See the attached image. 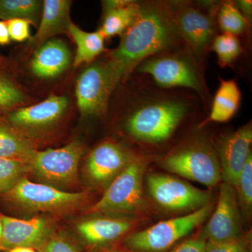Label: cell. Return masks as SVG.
I'll use <instances>...</instances> for the list:
<instances>
[{
  "label": "cell",
  "instance_id": "obj_1",
  "mask_svg": "<svg viewBox=\"0 0 252 252\" xmlns=\"http://www.w3.org/2000/svg\"><path fill=\"white\" fill-rule=\"evenodd\" d=\"M174 20L157 7H140L107 62L118 82L149 56L170 47L177 36Z\"/></svg>",
  "mask_w": 252,
  "mask_h": 252
},
{
  "label": "cell",
  "instance_id": "obj_2",
  "mask_svg": "<svg viewBox=\"0 0 252 252\" xmlns=\"http://www.w3.org/2000/svg\"><path fill=\"white\" fill-rule=\"evenodd\" d=\"M5 201L28 213H46L56 216L80 211L88 203L86 191L69 192L28 180L18 181L8 191L1 194Z\"/></svg>",
  "mask_w": 252,
  "mask_h": 252
},
{
  "label": "cell",
  "instance_id": "obj_3",
  "mask_svg": "<svg viewBox=\"0 0 252 252\" xmlns=\"http://www.w3.org/2000/svg\"><path fill=\"white\" fill-rule=\"evenodd\" d=\"M84 147L79 140H73L59 149L36 150L28 162L29 173L39 183L64 191L74 192L79 182V162Z\"/></svg>",
  "mask_w": 252,
  "mask_h": 252
},
{
  "label": "cell",
  "instance_id": "obj_4",
  "mask_svg": "<svg viewBox=\"0 0 252 252\" xmlns=\"http://www.w3.org/2000/svg\"><path fill=\"white\" fill-rule=\"evenodd\" d=\"M146 164L134 157L130 163L104 190L102 198L86 210V214L130 215L147 210L143 177Z\"/></svg>",
  "mask_w": 252,
  "mask_h": 252
},
{
  "label": "cell",
  "instance_id": "obj_5",
  "mask_svg": "<svg viewBox=\"0 0 252 252\" xmlns=\"http://www.w3.org/2000/svg\"><path fill=\"white\" fill-rule=\"evenodd\" d=\"M212 210L213 205L209 203L188 215L161 220L147 229L128 235L124 245L132 252H165L201 225Z\"/></svg>",
  "mask_w": 252,
  "mask_h": 252
},
{
  "label": "cell",
  "instance_id": "obj_6",
  "mask_svg": "<svg viewBox=\"0 0 252 252\" xmlns=\"http://www.w3.org/2000/svg\"><path fill=\"white\" fill-rule=\"evenodd\" d=\"M187 106L177 101L147 104L127 119L126 129L142 142L158 143L167 140L185 117Z\"/></svg>",
  "mask_w": 252,
  "mask_h": 252
},
{
  "label": "cell",
  "instance_id": "obj_7",
  "mask_svg": "<svg viewBox=\"0 0 252 252\" xmlns=\"http://www.w3.org/2000/svg\"><path fill=\"white\" fill-rule=\"evenodd\" d=\"M160 167L207 187H215L222 180L217 151L202 142L172 152L162 159Z\"/></svg>",
  "mask_w": 252,
  "mask_h": 252
},
{
  "label": "cell",
  "instance_id": "obj_8",
  "mask_svg": "<svg viewBox=\"0 0 252 252\" xmlns=\"http://www.w3.org/2000/svg\"><path fill=\"white\" fill-rule=\"evenodd\" d=\"M73 222L75 240L89 251L99 252L112 248L135 227L136 220L128 215L86 214Z\"/></svg>",
  "mask_w": 252,
  "mask_h": 252
},
{
  "label": "cell",
  "instance_id": "obj_9",
  "mask_svg": "<svg viewBox=\"0 0 252 252\" xmlns=\"http://www.w3.org/2000/svg\"><path fill=\"white\" fill-rule=\"evenodd\" d=\"M147 185L154 201L170 211H195L210 203L211 194L208 190L172 176L150 174L147 177Z\"/></svg>",
  "mask_w": 252,
  "mask_h": 252
},
{
  "label": "cell",
  "instance_id": "obj_10",
  "mask_svg": "<svg viewBox=\"0 0 252 252\" xmlns=\"http://www.w3.org/2000/svg\"><path fill=\"white\" fill-rule=\"evenodd\" d=\"M117 84L107 63L86 68L76 84L77 105L82 117H91L103 114L107 109L111 93Z\"/></svg>",
  "mask_w": 252,
  "mask_h": 252
},
{
  "label": "cell",
  "instance_id": "obj_11",
  "mask_svg": "<svg viewBox=\"0 0 252 252\" xmlns=\"http://www.w3.org/2000/svg\"><path fill=\"white\" fill-rule=\"evenodd\" d=\"M133 158L126 149L114 142L99 144L86 158L83 167L84 183L90 189L104 190Z\"/></svg>",
  "mask_w": 252,
  "mask_h": 252
},
{
  "label": "cell",
  "instance_id": "obj_12",
  "mask_svg": "<svg viewBox=\"0 0 252 252\" xmlns=\"http://www.w3.org/2000/svg\"><path fill=\"white\" fill-rule=\"evenodd\" d=\"M1 219L2 251L28 248L40 252L57 230L56 220L49 217L36 216L21 220L2 215Z\"/></svg>",
  "mask_w": 252,
  "mask_h": 252
},
{
  "label": "cell",
  "instance_id": "obj_13",
  "mask_svg": "<svg viewBox=\"0 0 252 252\" xmlns=\"http://www.w3.org/2000/svg\"><path fill=\"white\" fill-rule=\"evenodd\" d=\"M207 241L225 242L243 236L236 190L228 184L220 185L216 209L203 234Z\"/></svg>",
  "mask_w": 252,
  "mask_h": 252
},
{
  "label": "cell",
  "instance_id": "obj_14",
  "mask_svg": "<svg viewBox=\"0 0 252 252\" xmlns=\"http://www.w3.org/2000/svg\"><path fill=\"white\" fill-rule=\"evenodd\" d=\"M67 106V97L51 95L39 103L9 113L7 124L22 134L46 130L59 122Z\"/></svg>",
  "mask_w": 252,
  "mask_h": 252
},
{
  "label": "cell",
  "instance_id": "obj_15",
  "mask_svg": "<svg viewBox=\"0 0 252 252\" xmlns=\"http://www.w3.org/2000/svg\"><path fill=\"white\" fill-rule=\"evenodd\" d=\"M139 71L152 76L162 87H185L201 92L198 72L190 63L181 58L165 56L149 60L141 64Z\"/></svg>",
  "mask_w": 252,
  "mask_h": 252
},
{
  "label": "cell",
  "instance_id": "obj_16",
  "mask_svg": "<svg viewBox=\"0 0 252 252\" xmlns=\"http://www.w3.org/2000/svg\"><path fill=\"white\" fill-rule=\"evenodd\" d=\"M252 126L248 124L220 139L217 147L221 178L223 182L236 187L249 157L251 154Z\"/></svg>",
  "mask_w": 252,
  "mask_h": 252
},
{
  "label": "cell",
  "instance_id": "obj_17",
  "mask_svg": "<svg viewBox=\"0 0 252 252\" xmlns=\"http://www.w3.org/2000/svg\"><path fill=\"white\" fill-rule=\"evenodd\" d=\"M174 22L177 31L197 52L203 51L213 36L212 18L193 8H182L176 15Z\"/></svg>",
  "mask_w": 252,
  "mask_h": 252
},
{
  "label": "cell",
  "instance_id": "obj_18",
  "mask_svg": "<svg viewBox=\"0 0 252 252\" xmlns=\"http://www.w3.org/2000/svg\"><path fill=\"white\" fill-rule=\"evenodd\" d=\"M70 61V51L65 43L60 39H53L39 46L31 60L30 67L36 77L51 79L64 72Z\"/></svg>",
  "mask_w": 252,
  "mask_h": 252
},
{
  "label": "cell",
  "instance_id": "obj_19",
  "mask_svg": "<svg viewBox=\"0 0 252 252\" xmlns=\"http://www.w3.org/2000/svg\"><path fill=\"white\" fill-rule=\"evenodd\" d=\"M68 0H45L37 32L30 39V44L40 46L56 34L68 32L70 25V6Z\"/></svg>",
  "mask_w": 252,
  "mask_h": 252
},
{
  "label": "cell",
  "instance_id": "obj_20",
  "mask_svg": "<svg viewBox=\"0 0 252 252\" xmlns=\"http://www.w3.org/2000/svg\"><path fill=\"white\" fill-rule=\"evenodd\" d=\"M36 152L26 136L7 123L0 122V158L28 163Z\"/></svg>",
  "mask_w": 252,
  "mask_h": 252
},
{
  "label": "cell",
  "instance_id": "obj_21",
  "mask_svg": "<svg viewBox=\"0 0 252 252\" xmlns=\"http://www.w3.org/2000/svg\"><path fill=\"white\" fill-rule=\"evenodd\" d=\"M240 99V91L234 81L220 80L207 122H228L238 111Z\"/></svg>",
  "mask_w": 252,
  "mask_h": 252
},
{
  "label": "cell",
  "instance_id": "obj_22",
  "mask_svg": "<svg viewBox=\"0 0 252 252\" xmlns=\"http://www.w3.org/2000/svg\"><path fill=\"white\" fill-rule=\"evenodd\" d=\"M68 32L77 45V52L73 63L74 67L92 62L103 52L104 37L99 30L94 32H87L72 22L68 28Z\"/></svg>",
  "mask_w": 252,
  "mask_h": 252
},
{
  "label": "cell",
  "instance_id": "obj_23",
  "mask_svg": "<svg viewBox=\"0 0 252 252\" xmlns=\"http://www.w3.org/2000/svg\"><path fill=\"white\" fill-rule=\"evenodd\" d=\"M140 6L135 2L106 11L102 28L99 29L105 38L122 34L133 22Z\"/></svg>",
  "mask_w": 252,
  "mask_h": 252
},
{
  "label": "cell",
  "instance_id": "obj_24",
  "mask_svg": "<svg viewBox=\"0 0 252 252\" xmlns=\"http://www.w3.org/2000/svg\"><path fill=\"white\" fill-rule=\"evenodd\" d=\"M40 1L36 0H0V19L21 18L36 21L40 9Z\"/></svg>",
  "mask_w": 252,
  "mask_h": 252
},
{
  "label": "cell",
  "instance_id": "obj_25",
  "mask_svg": "<svg viewBox=\"0 0 252 252\" xmlns=\"http://www.w3.org/2000/svg\"><path fill=\"white\" fill-rule=\"evenodd\" d=\"M28 173L27 162L0 158V194L8 191Z\"/></svg>",
  "mask_w": 252,
  "mask_h": 252
},
{
  "label": "cell",
  "instance_id": "obj_26",
  "mask_svg": "<svg viewBox=\"0 0 252 252\" xmlns=\"http://www.w3.org/2000/svg\"><path fill=\"white\" fill-rule=\"evenodd\" d=\"M218 22L223 33L238 35L245 31L247 21L233 3L225 2L220 8Z\"/></svg>",
  "mask_w": 252,
  "mask_h": 252
},
{
  "label": "cell",
  "instance_id": "obj_27",
  "mask_svg": "<svg viewBox=\"0 0 252 252\" xmlns=\"http://www.w3.org/2000/svg\"><path fill=\"white\" fill-rule=\"evenodd\" d=\"M239 207L246 217L251 216L252 208V156L249 157L241 174L238 185L235 187Z\"/></svg>",
  "mask_w": 252,
  "mask_h": 252
},
{
  "label": "cell",
  "instance_id": "obj_28",
  "mask_svg": "<svg viewBox=\"0 0 252 252\" xmlns=\"http://www.w3.org/2000/svg\"><path fill=\"white\" fill-rule=\"evenodd\" d=\"M212 48L216 52L219 63L221 67L229 65L238 59L241 53V45L236 36L223 34L217 36L213 41Z\"/></svg>",
  "mask_w": 252,
  "mask_h": 252
},
{
  "label": "cell",
  "instance_id": "obj_29",
  "mask_svg": "<svg viewBox=\"0 0 252 252\" xmlns=\"http://www.w3.org/2000/svg\"><path fill=\"white\" fill-rule=\"evenodd\" d=\"M22 91L7 77L0 74V109L11 108L23 102Z\"/></svg>",
  "mask_w": 252,
  "mask_h": 252
},
{
  "label": "cell",
  "instance_id": "obj_30",
  "mask_svg": "<svg viewBox=\"0 0 252 252\" xmlns=\"http://www.w3.org/2000/svg\"><path fill=\"white\" fill-rule=\"evenodd\" d=\"M40 252H82L75 239L63 230H56Z\"/></svg>",
  "mask_w": 252,
  "mask_h": 252
},
{
  "label": "cell",
  "instance_id": "obj_31",
  "mask_svg": "<svg viewBox=\"0 0 252 252\" xmlns=\"http://www.w3.org/2000/svg\"><path fill=\"white\" fill-rule=\"evenodd\" d=\"M205 252H250V250L248 243L243 236L230 241H207Z\"/></svg>",
  "mask_w": 252,
  "mask_h": 252
},
{
  "label": "cell",
  "instance_id": "obj_32",
  "mask_svg": "<svg viewBox=\"0 0 252 252\" xmlns=\"http://www.w3.org/2000/svg\"><path fill=\"white\" fill-rule=\"evenodd\" d=\"M10 39L16 42L31 39V21L27 19L16 18L6 21Z\"/></svg>",
  "mask_w": 252,
  "mask_h": 252
},
{
  "label": "cell",
  "instance_id": "obj_33",
  "mask_svg": "<svg viewBox=\"0 0 252 252\" xmlns=\"http://www.w3.org/2000/svg\"><path fill=\"white\" fill-rule=\"evenodd\" d=\"M207 240L203 236L189 239L176 247L170 252H205Z\"/></svg>",
  "mask_w": 252,
  "mask_h": 252
},
{
  "label": "cell",
  "instance_id": "obj_34",
  "mask_svg": "<svg viewBox=\"0 0 252 252\" xmlns=\"http://www.w3.org/2000/svg\"><path fill=\"white\" fill-rule=\"evenodd\" d=\"M237 8L244 16L250 17L252 13V1L251 0H240L237 1Z\"/></svg>",
  "mask_w": 252,
  "mask_h": 252
},
{
  "label": "cell",
  "instance_id": "obj_35",
  "mask_svg": "<svg viewBox=\"0 0 252 252\" xmlns=\"http://www.w3.org/2000/svg\"><path fill=\"white\" fill-rule=\"evenodd\" d=\"M134 2L133 1H129V0H112V1H104V9L106 11L109 10L117 9V8L122 7V6H127Z\"/></svg>",
  "mask_w": 252,
  "mask_h": 252
},
{
  "label": "cell",
  "instance_id": "obj_36",
  "mask_svg": "<svg viewBox=\"0 0 252 252\" xmlns=\"http://www.w3.org/2000/svg\"><path fill=\"white\" fill-rule=\"evenodd\" d=\"M9 31L6 21H0V44L5 45L10 42Z\"/></svg>",
  "mask_w": 252,
  "mask_h": 252
},
{
  "label": "cell",
  "instance_id": "obj_37",
  "mask_svg": "<svg viewBox=\"0 0 252 252\" xmlns=\"http://www.w3.org/2000/svg\"><path fill=\"white\" fill-rule=\"evenodd\" d=\"M8 252H40L34 249L28 248H16L9 250Z\"/></svg>",
  "mask_w": 252,
  "mask_h": 252
},
{
  "label": "cell",
  "instance_id": "obj_38",
  "mask_svg": "<svg viewBox=\"0 0 252 252\" xmlns=\"http://www.w3.org/2000/svg\"><path fill=\"white\" fill-rule=\"evenodd\" d=\"M99 252H130V250H124V249H119V248H111L109 249H107V250H102V251Z\"/></svg>",
  "mask_w": 252,
  "mask_h": 252
},
{
  "label": "cell",
  "instance_id": "obj_39",
  "mask_svg": "<svg viewBox=\"0 0 252 252\" xmlns=\"http://www.w3.org/2000/svg\"><path fill=\"white\" fill-rule=\"evenodd\" d=\"M1 216H2V215L0 214V252L2 251V250H1V241H2L3 223Z\"/></svg>",
  "mask_w": 252,
  "mask_h": 252
},
{
  "label": "cell",
  "instance_id": "obj_40",
  "mask_svg": "<svg viewBox=\"0 0 252 252\" xmlns=\"http://www.w3.org/2000/svg\"><path fill=\"white\" fill-rule=\"evenodd\" d=\"M0 252H6V251H1Z\"/></svg>",
  "mask_w": 252,
  "mask_h": 252
}]
</instances>
